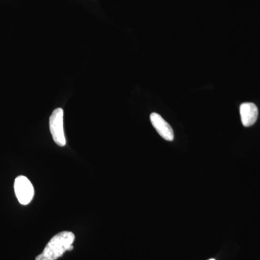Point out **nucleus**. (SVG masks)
<instances>
[{"label": "nucleus", "instance_id": "nucleus-2", "mask_svg": "<svg viewBox=\"0 0 260 260\" xmlns=\"http://www.w3.org/2000/svg\"><path fill=\"white\" fill-rule=\"evenodd\" d=\"M49 129L53 140L60 147L66 145L64 130V111L61 108L54 109L49 117Z\"/></svg>", "mask_w": 260, "mask_h": 260}, {"label": "nucleus", "instance_id": "nucleus-4", "mask_svg": "<svg viewBox=\"0 0 260 260\" xmlns=\"http://www.w3.org/2000/svg\"><path fill=\"white\" fill-rule=\"evenodd\" d=\"M150 121L153 127L158 132L160 136L167 141H173L174 139V130L160 114L152 113L150 116Z\"/></svg>", "mask_w": 260, "mask_h": 260}, {"label": "nucleus", "instance_id": "nucleus-5", "mask_svg": "<svg viewBox=\"0 0 260 260\" xmlns=\"http://www.w3.org/2000/svg\"><path fill=\"white\" fill-rule=\"evenodd\" d=\"M240 115L243 125L252 126L257 119V107L253 103H244L240 106Z\"/></svg>", "mask_w": 260, "mask_h": 260}, {"label": "nucleus", "instance_id": "nucleus-6", "mask_svg": "<svg viewBox=\"0 0 260 260\" xmlns=\"http://www.w3.org/2000/svg\"><path fill=\"white\" fill-rule=\"evenodd\" d=\"M208 260H215V259H208Z\"/></svg>", "mask_w": 260, "mask_h": 260}, {"label": "nucleus", "instance_id": "nucleus-1", "mask_svg": "<svg viewBox=\"0 0 260 260\" xmlns=\"http://www.w3.org/2000/svg\"><path fill=\"white\" fill-rule=\"evenodd\" d=\"M75 239V234L70 232H61L51 238L44 251L36 257V260H56L61 257L65 251H69Z\"/></svg>", "mask_w": 260, "mask_h": 260}, {"label": "nucleus", "instance_id": "nucleus-3", "mask_svg": "<svg viewBox=\"0 0 260 260\" xmlns=\"http://www.w3.org/2000/svg\"><path fill=\"white\" fill-rule=\"evenodd\" d=\"M14 189L19 203L23 205H28L35 194L32 183L24 176H19L15 179Z\"/></svg>", "mask_w": 260, "mask_h": 260}]
</instances>
